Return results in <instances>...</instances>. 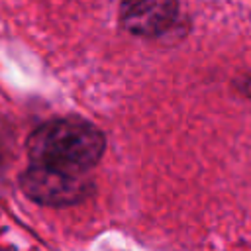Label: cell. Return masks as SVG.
<instances>
[{
  "mask_svg": "<svg viewBox=\"0 0 251 251\" xmlns=\"http://www.w3.org/2000/svg\"><path fill=\"white\" fill-rule=\"evenodd\" d=\"M106 139L98 127L80 118H57L41 124L27 139L31 165L88 173L102 157Z\"/></svg>",
  "mask_w": 251,
  "mask_h": 251,
  "instance_id": "cell-1",
  "label": "cell"
},
{
  "mask_svg": "<svg viewBox=\"0 0 251 251\" xmlns=\"http://www.w3.org/2000/svg\"><path fill=\"white\" fill-rule=\"evenodd\" d=\"M22 190L45 206H71L82 202L94 188L88 173H71L43 165H29L20 176Z\"/></svg>",
  "mask_w": 251,
  "mask_h": 251,
  "instance_id": "cell-2",
  "label": "cell"
},
{
  "mask_svg": "<svg viewBox=\"0 0 251 251\" xmlns=\"http://www.w3.org/2000/svg\"><path fill=\"white\" fill-rule=\"evenodd\" d=\"M178 22V0H122L120 25L137 37H161Z\"/></svg>",
  "mask_w": 251,
  "mask_h": 251,
  "instance_id": "cell-3",
  "label": "cell"
},
{
  "mask_svg": "<svg viewBox=\"0 0 251 251\" xmlns=\"http://www.w3.org/2000/svg\"><path fill=\"white\" fill-rule=\"evenodd\" d=\"M235 88H237L243 96L251 98V73H249V75H243V76H239V78H235Z\"/></svg>",
  "mask_w": 251,
  "mask_h": 251,
  "instance_id": "cell-4",
  "label": "cell"
}]
</instances>
